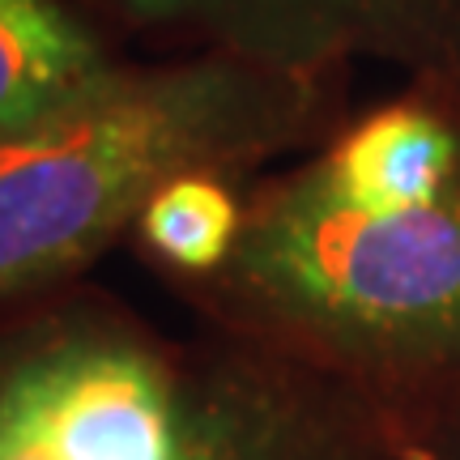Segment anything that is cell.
<instances>
[{
  "instance_id": "8992f818",
  "label": "cell",
  "mask_w": 460,
  "mask_h": 460,
  "mask_svg": "<svg viewBox=\"0 0 460 460\" xmlns=\"http://www.w3.org/2000/svg\"><path fill=\"white\" fill-rule=\"evenodd\" d=\"M119 68L60 0H0V137L82 102Z\"/></svg>"
},
{
  "instance_id": "52a82bcc",
  "label": "cell",
  "mask_w": 460,
  "mask_h": 460,
  "mask_svg": "<svg viewBox=\"0 0 460 460\" xmlns=\"http://www.w3.org/2000/svg\"><path fill=\"white\" fill-rule=\"evenodd\" d=\"M247 200L222 175H175L137 217L132 239L175 286L205 281L230 261Z\"/></svg>"
},
{
  "instance_id": "3957f363",
  "label": "cell",
  "mask_w": 460,
  "mask_h": 460,
  "mask_svg": "<svg viewBox=\"0 0 460 460\" xmlns=\"http://www.w3.org/2000/svg\"><path fill=\"white\" fill-rule=\"evenodd\" d=\"M188 354L94 295L0 329V460H175Z\"/></svg>"
},
{
  "instance_id": "6da1fadb",
  "label": "cell",
  "mask_w": 460,
  "mask_h": 460,
  "mask_svg": "<svg viewBox=\"0 0 460 460\" xmlns=\"http://www.w3.org/2000/svg\"><path fill=\"white\" fill-rule=\"evenodd\" d=\"M175 290L217 332L413 418L460 393V175L379 200L298 166L247 200L230 261Z\"/></svg>"
},
{
  "instance_id": "7a4b0ae2",
  "label": "cell",
  "mask_w": 460,
  "mask_h": 460,
  "mask_svg": "<svg viewBox=\"0 0 460 460\" xmlns=\"http://www.w3.org/2000/svg\"><path fill=\"white\" fill-rule=\"evenodd\" d=\"M324 99V77L188 51L0 137V312L65 295L175 175L239 183L298 146Z\"/></svg>"
},
{
  "instance_id": "ba28073f",
  "label": "cell",
  "mask_w": 460,
  "mask_h": 460,
  "mask_svg": "<svg viewBox=\"0 0 460 460\" xmlns=\"http://www.w3.org/2000/svg\"><path fill=\"white\" fill-rule=\"evenodd\" d=\"M379 460H460V393L447 396L444 405L401 418Z\"/></svg>"
},
{
  "instance_id": "5b68a950",
  "label": "cell",
  "mask_w": 460,
  "mask_h": 460,
  "mask_svg": "<svg viewBox=\"0 0 460 460\" xmlns=\"http://www.w3.org/2000/svg\"><path fill=\"white\" fill-rule=\"evenodd\" d=\"M396 427L354 384L214 329L188 354L175 460H379Z\"/></svg>"
},
{
  "instance_id": "277c9868",
  "label": "cell",
  "mask_w": 460,
  "mask_h": 460,
  "mask_svg": "<svg viewBox=\"0 0 460 460\" xmlns=\"http://www.w3.org/2000/svg\"><path fill=\"white\" fill-rule=\"evenodd\" d=\"M188 51L329 77L349 60L410 68L460 94V0H111Z\"/></svg>"
}]
</instances>
